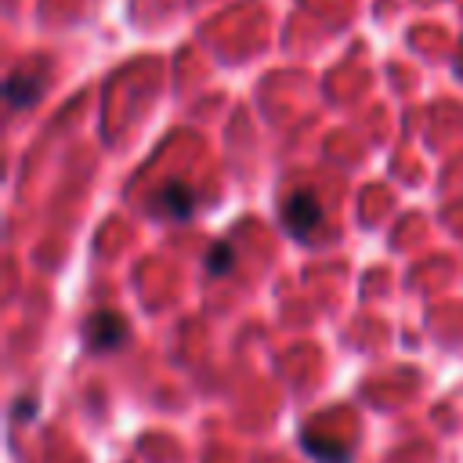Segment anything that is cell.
<instances>
[{"mask_svg": "<svg viewBox=\"0 0 463 463\" xmlns=\"http://www.w3.org/2000/svg\"><path fill=\"white\" fill-rule=\"evenodd\" d=\"M232 268H235L232 246H228V242H213L210 253H206V271H210V275H228Z\"/></svg>", "mask_w": 463, "mask_h": 463, "instance_id": "obj_6", "label": "cell"}, {"mask_svg": "<svg viewBox=\"0 0 463 463\" xmlns=\"http://www.w3.org/2000/svg\"><path fill=\"white\" fill-rule=\"evenodd\" d=\"M300 441L322 463H347V445H340V441H326V438H315V434H304Z\"/></svg>", "mask_w": 463, "mask_h": 463, "instance_id": "obj_5", "label": "cell"}, {"mask_svg": "<svg viewBox=\"0 0 463 463\" xmlns=\"http://www.w3.org/2000/svg\"><path fill=\"white\" fill-rule=\"evenodd\" d=\"M4 90H7L11 109H25V105H33L43 94V80L40 76H29V72H11Z\"/></svg>", "mask_w": 463, "mask_h": 463, "instance_id": "obj_4", "label": "cell"}, {"mask_svg": "<svg viewBox=\"0 0 463 463\" xmlns=\"http://www.w3.org/2000/svg\"><path fill=\"white\" fill-rule=\"evenodd\" d=\"M318 224H322L318 195H315L311 188H297V192H289V195H286V203H282V228H286L293 239L307 242V239H311V232H315Z\"/></svg>", "mask_w": 463, "mask_h": 463, "instance_id": "obj_1", "label": "cell"}, {"mask_svg": "<svg viewBox=\"0 0 463 463\" xmlns=\"http://www.w3.org/2000/svg\"><path fill=\"white\" fill-rule=\"evenodd\" d=\"M459 69H463V58H459Z\"/></svg>", "mask_w": 463, "mask_h": 463, "instance_id": "obj_7", "label": "cell"}, {"mask_svg": "<svg viewBox=\"0 0 463 463\" xmlns=\"http://www.w3.org/2000/svg\"><path fill=\"white\" fill-rule=\"evenodd\" d=\"M127 318L123 315H116V311H98V315H90V322H87V329H83V340H87V347L90 351H98V354H105V351H116L123 340H127Z\"/></svg>", "mask_w": 463, "mask_h": 463, "instance_id": "obj_2", "label": "cell"}, {"mask_svg": "<svg viewBox=\"0 0 463 463\" xmlns=\"http://www.w3.org/2000/svg\"><path fill=\"white\" fill-rule=\"evenodd\" d=\"M156 206L163 217H174V221H188L192 210H195V192L184 184V181H170L159 188L156 195Z\"/></svg>", "mask_w": 463, "mask_h": 463, "instance_id": "obj_3", "label": "cell"}]
</instances>
